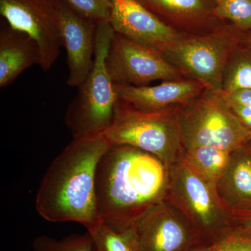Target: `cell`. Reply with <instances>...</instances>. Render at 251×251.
Masks as SVG:
<instances>
[{
  "mask_svg": "<svg viewBox=\"0 0 251 251\" xmlns=\"http://www.w3.org/2000/svg\"><path fill=\"white\" fill-rule=\"evenodd\" d=\"M234 226L240 227L251 234V210L232 213Z\"/></svg>",
  "mask_w": 251,
  "mask_h": 251,
  "instance_id": "cell-26",
  "label": "cell"
},
{
  "mask_svg": "<svg viewBox=\"0 0 251 251\" xmlns=\"http://www.w3.org/2000/svg\"><path fill=\"white\" fill-rule=\"evenodd\" d=\"M211 251H251V234L234 226L221 240L213 244Z\"/></svg>",
  "mask_w": 251,
  "mask_h": 251,
  "instance_id": "cell-23",
  "label": "cell"
},
{
  "mask_svg": "<svg viewBox=\"0 0 251 251\" xmlns=\"http://www.w3.org/2000/svg\"><path fill=\"white\" fill-rule=\"evenodd\" d=\"M224 93L229 104H239L251 108V90H239Z\"/></svg>",
  "mask_w": 251,
  "mask_h": 251,
  "instance_id": "cell-24",
  "label": "cell"
},
{
  "mask_svg": "<svg viewBox=\"0 0 251 251\" xmlns=\"http://www.w3.org/2000/svg\"><path fill=\"white\" fill-rule=\"evenodd\" d=\"M171 25L199 26L218 19L213 14L216 0H138Z\"/></svg>",
  "mask_w": 251,
  "mask_h": 251,
  "instance_id": "cell-16",
  "label": "cell"
},
{
  "mask_svg": "<svg viewBox=\"0 0 251 251\" xmlns=\"http://www.w3.org/2000/svg\"><path fill=\"white\" fill-rule=\"evenodd\" d=\"M0 14L11 27L28 34L40 49V67L48 72L60 55L58 23L50 0H0Z\"/></svg>",
  "mask_w": 251,
  "mask_h": 251,
  "instance_id": "cell-9",
  "label": "cell"
},
{
  "mask_svg": "<svg viewBox=\"0 0 251 251\" xmlns=\"http://www.w3.org/2000/svg\"><path fill=\"white\" fill-rule=\"evenodd\" d=\"M41 62L40 49L36 41L2 21L0 29V87L11 85L25 70L34 64L40 65Z\"/></svg>",
  "mask_w": 251,
  "mask_h": 251,
  "instance_id": "cell-14",
  "label": "cell"
},
{
  "mask_svg": "<svg viewBox=\"0 0 251 251\" xmlns=\"http://www.w3.org/2000/svg\"><path fill=\"white\" fill-rule=\"evenodd\" d=\"M166 201L187 220L201 244L212 245L234 227L216 187L181 159L168 168Z\"/></svg>",
  "mask_w": 251,
  "mask_h": 251,
  "instance_id": "cell-4",
  "label": "cell"
},
{
  "mask_svg": "<svg viewBox=\"0 0 251 251\" xmlns=\"http://www.w3.org/2000/svg\"><path fill=\"white\" fill-rule=\"evenodd\" d=\"M166 200L150 209L135 226L140 251H188L201 245L182 214Z\"/></svg>",
  "mask_w": 251,
  "mask_h": 251,
  "instance_id": "cell-10",
  "label": "cell"
},
{
  "mask_svg": "<svg viewBox=\"0 0 251 251\" xmlns=\"http://www.w3.org/2000/svg\"><path fill=\"white\" fill-rule=\"evenodd\" d=\"M104 135L112 145H128L151 153L168 168L179 161L184 150L179 115L172 108L141 111L119 99L111 125Z\"/></svg>",
  "mask_w": 251,
  "mask_h": 251,
  "instance_id": "cell-5",
  "label": "cell"
},
{
  "mask_svg": "<svg viewBox=\"0 0 251 251\" xmlns=\"http://www.w3.org/2000/svg\"><path fill=\"white\" fill-rule=\"evenodd\" d=\"M239 90H251V48L243 46L229 57L223 81L226 93Z\"/></svg>",
  "mask_w": 251,
  "mask_h": 251,
  "instance_id": "cell-19",
  "label": "cell"
},
{
  "mask_svg": "<svg viewBox=\"0 0 251 251\" xmlns=\"http://www.w3.org/2000/svg\"><path fill=\"white\" fill-rule=\"evenodd\" d=\"M118 98L137 110L156 112L186 105L197 98L204 87L194 80L166 81L155 86L115 84Z\"/></svg>",
  "mask_w": 251,
  "mask_h": 251,
  "instance_id": "cell-13",
  "label": "cell"
},
{
  "mask_svg": "<svg viewBox=\"0 0 251 251\" xmlns=\"http://www.w3.org/2000/svg\"><path fill=\"white\" fill-rule=\"evenodd\" d=\"M212 245H205V244H201V245L196 246L192 248L188 251H211Z\"/></svg>",
  "mask_w": 251,
  "mask_h": 251,
  "instance_id": "cell-28",
  "label": "cell"
},
{
  "mask_svg": "<svg viewBox=\"0 0 251 251\" xmlns=\"http://www.w3.org/2000/svg\"><path fill=\"white\" fill-rule=\"evenodd\" d=\"M213 14L243 32H251V0H216Z\"/></svg>",
  "mask_w": 251,
  "mask_h": 251,
  "instance_id": "cell-20",
  "label": "cell"
},
{
  "mask_svg": "<svg viewBox=\"0 0 251 251\" xmlns=\"http://www.w3.org/2000/svg\"><path fill=\"white\" fill-rule=\"evenodd\" d=\"M110 23L115 32L163 53L183 37L138 0H111Z\"/></svg>",
  "mask_w": 251,
  "mask_h": 251,
  "instance_id": "cell-12",
  "label": "cell"
},
{
  "mask_svg": "<svg viewBox=\"0 0 251 251\" xmlns=\"http://www.w3.org/2000/svg\"><path fill=\"white\" fill-rule=\"evenodd\" d=\"M243 31H219L205 36L184 38L170 46L163 56L181 73L200 82L206 90H223L229 57L242 44Z\"/></svg>",
  "mask_w": 251,
  "mask_h": 251,
  "instance_id": "cell-7",
  "label": "cell"
},
{
  "mask_svg": "<svg viewBox=\"0 0 251 251\" xmlns=\"http://www.w3.org/2000/svg\"><path fill=\"white\" fill-rule=\"evenodd\" d=\"M168 179V168L157 157L112 145L96 171L98 219L117 229L135 227L145 213L166 200Z\"/></svg>",
  "mask_w": 251,
  "mask_h": 251,
  "instance_id": "cell-1",
  "label": "cell"
},
{
  "mask_svg": "<svg viewBox=\"0 0 251 251\" xmlns=\"http://www.w3.org/2000/svg\"><path fill=\"white\" fill-rule=\"evenodd\" d=\"M232 153L213 147L201 146L183 150L180 159L216 187L228 168Z\"/></svg>",
  "mask_w": 251,
  "mask_h": 251,
  "instance_id": "cell-17",
  "label": "cell"
},
{
  "mask_svg": "<svg viewBox=\"0 0 251 251\" xmlns=\"http://www.w3.org/2000/svg\"><path fill=\"white\" fill-rule=\"evenodd\" d=\"M87 231L93 239L94 251H140L135 226L117 229L99 219Z\"/></svg>",
  "mask_w": 251,
  "mask_h": 251,
  "instance_id": "cell-18",
  "label": "cell"
},
{
  "mask_svg": "<svg viewBox=\"0 0 251 251\" xmlns=\"http://www.w3.org/2000/svg\"><path fill=\"white\" fill-rule=\"evenodd\" d=\"M113 34L110 23L98 24L93 67L64 115L73 138L104 133L113 120L119 98L105 64Z\"/></svg>",
  "mask_w": 251,
  "mask_h": 251,
  "instance_id": "cell-3",
  "label": "cell"
},
{
  "mask_svg": "<svg viewBox=\"0 0 251 251\" xmlns=\"http://www.w3.org/2000/svg\"><path fill=\"white\" fill-rule=\"evenodd\" d=\"M104 133L73 140L54 158L36 193L38 214L51 223L75 222L90 228L97 221L95 177L111 147Z\"/></svg>",
  "mask_w": 251,
  "mask_h": 251,
  "instance_id": "cell-2",
  "label": "cell"
},
{
  "mask_svg": "<svg viewBox=\"0 0 251 251\" xmlns=\"http://www.w3.org/2000/svg\"><path fill=\"white\" fill-rule=\"evenodd\" d=\"M229 105L243 126L251 132V108L239 104L229 103Z\"/></svg>",
  "mask_w": 251,
  "mask_h": 251,
  "instance_id": "cell-25",
  "label": "cell"
},
{
  "mask_svg": "<svg viewBox=\"0 0 251 251\" xmlns=\"http://www.w3.org/2000/svg\"><path fill=\"white\" fill-rule=\"evenodd\" d=\"M216 191L229 214L251 210V141L232 153Z\"/></svg>",
  "mask_w": 251,
  "mask_h": 251,
  "instance_id": "cell-15",
  "label": "cell"
},
{
  "mask_svg": "<svg viewBox=\"0 0 251 251\" xmlns=\"http://www.w3.org/2000/svg\"><path fill=\"white\" fill-rule=\"evenodd\" d=\"M114 83L148 86L153 81L181 80V72L157 50L115 32L105 59Z\"/></svg>",
  "mask_w": 251,
  "mask_h": 251,
  "instance_id": "cell-8",
  "label": "cell"
},
{
  "mask_svg": "<svg viewBox=\"0 0 251 251\" xmlns=\"http://www.w3.org/2000/svg\"><path fill=\"white\" fill-rule=\"evenodd\" d=\"M241 45L245 46V47L251 48V32L243 33Z\"/></svg>",
  "mask_w": 251,
  "mask_h": 251,
  "instance_id": "cell-27",
  "label": "cell"
},
{
  "mask_svg": "<svg viewBox=\"0 0 251 251\" xmlns=\"http://www.w3.org/2000/svg\"><path fill=\"white\" fill-rule=\"evenodd\" d=\"M33 251H94L92 236L85 234H72L57 239L41 235L32 242Z\"/></svg>",
  "mask_w": 251,
  "mask_h": 251,
  "instance_id": "cell-21",
  "label": "cell"
},
{
  "mask_svg": "<svg viewBox=\"0 0 251 251\" xmlns=\"http://www.w3.org/2000/svg\"><path fill=\"white\" fill-rule=\"evenodd\" d=\"M179 114L183 149L208 146L233 152L251 141V132L232 111L224 91L206 90Z\"/></svg>",
  "mask_w": 251,
  "mask_h": 251,
  "instance_id": "cell-6",
  "label": "cell"
},
{
  "mask_svg": "<svg viewBox=\"0 0 251 251\" xmlns=\"http://www.w3.org/2000/svg\"><path fill=\"white\" fill-rule=\"evenodd\" d=\"M77 14L97 23H109L111 0H63Z\"/></svg>",
  "mask_w": 251,
  "mask_h": 251,
  "instance_id": "cell-22",
  "label": "cell"
},
{
  "mask_svg": "<svg viewBox=\"0 0 251 251\" xmlns=\"http://www.w3.org/2000/svg\"><path fill=\"white\" fill-rule=\"evenodd\" d=\"M67 54L69 87H78L93 67L98 24L73 11L63 0H50Z\"/></svg>",
  "mask_w": 251,
  "mask_h": 251,
  "instance_id": "cell-11",
  "label": "cell"
}]
</instances>
